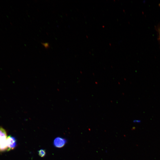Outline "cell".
<instances>
[{
	"instance_id": "1",
	"label": "cell",
	"mask_w": 160,
	"mask_h": 160,
	"mask_svg": "<svg viewBox=\"0 0 160 160\" xmlns=\"http://www.w3.org/2000/svg\"><path fill=\"white\" fill-rule=\"evenodd\" d=\"M7 137L5 130L2 127H0V152L7 151Z\"/></svg>"
},
{
	"instance_id": "2",
	"label": "cell",
	"mask_w": 160,
	"mask_h": 160,
	"mask_svg": "<svg viewBox=\"0 0 160 160\" xmlns=\"http://www.w3.org/2000/svg\"><path fill=\"white\" fill-rule=\"evenodd\" d=\"M7 151H9L14 149L17 145L16 138L11 135L7 137Z\"/></svg>"
},
{
	"instance_id": "3",
	"label": "cell",
	"mask_w": 160,
	"mask_h": 160,
	"mask_svg": "<svg viewBox=\"0 0 160 160\" xmlns=\"http://www.w3.org/2000/svg\"><path fill=\"white\" fill-rule=\"evenodd\" d=\"M67 142V140L64 138L57 137L54 140L53 144L57 148H61L63 147Z\"/></svg>"
},
{
	"instance_id": "4",
	"label": "cell",
	"mask_w": 160,
	"mask_h": 160,
	"mask_svg": "<svg viewBox=\"0 0 160 160\" xmlns=\"http://www.w3.org/2000/svg\"><path fill=\"white\" fill-rule=\"evenodd\" d=\"M38 154L41 157H44L46 154V151L45 150L41 149L38 151Z\"/></svg>"
},
{
	"instance_id": "5",
	"label": "cell",
	"mask_w": 160,
	"mask_h": 160,
	"mask_svg": "<svg viewBox=\"0 0 160 160\" xmlns=\"http://www.w3.org/2000/svg\"><path fill=\"white\" fill-rule=\"evenodd\" d=\"M157 31L158 34L159 39L160 42V24L158 27Z\"/></svg>"
}]
</instances>
